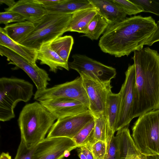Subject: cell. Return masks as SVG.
<instances>
[{"mask_svg": "<svg viewBox=\"0 0 159 159\" xmlns=\"http://www.w3.org/2000/svg\"><path fill=\"white\" fill-rule=\"evenodd\" d=\"M97 14L95 8H89L77 11L72 14L67 32H75L84 34L88 26Z\"/></svg>", "mask_w": 159, "mask_h": 159, "instance_id": "d6986e66", "label": "cell"}, {"mask_svg": "<svg viewBox=\"0 0 159 159\" xmlns=\"http://www.w3.org/2000/svg\"><path fill=\"white\" fill-rule=\"evenodd\" d=\"M157 28V23L151 16L126 17L108 25L98 45L103 52L116 57L128 56L143 49Z\"/></svg>", "mask_w": 159, "mask_h": 159, "instance_id": "6da1fadb", "label": "cell"}, {"mask_svg": "<svg viewBox=\"0 0 159 159\" xmlns=\"http://www.w3.org/2000/svg\"><path fill=\"white\" fill-rule=\"evenodd\" d=\"M48 13L73 14L85 8H94L89 0H62L55 5L44 7Z\"/></svg>", "mask_w": 159, "mask_h": 159, "instance_id": "44dd1931", "label": "cell"}, {"mask_svg": "<svg viewBox=\"0 0 159 159\" xmlns=\"http://www.w3.org/2000/svg\"><path fill=\"white\" fill-rule=\"evenodd\" d=\"M57 119L39 102L35 101L26 104L18 119L21 140L28 148L35 146L45 138Z\"/></svg>", "mask_w": 159, "mask_h": 159, "instance_id": "3957f363", "label": "cell"}, {"mask_svg": "<svg viewBox=\"0 0 159 159\" xmlns=\"http://www.w3.org/2000/svg\"><path fill=\"white\" fill-rule=\"evenodd\" d=\"M157 25L156 30L148 39L145 45L151 46L154 43L159 41V20L157 21Z\"/></svg>", "mask_w": 159, "mask_h": 159, "instance_id": "d6a6232c", "label": "cell"}, {"mask_svg": "<svg viewBox=\"0 0 159 159\" xmlns=\"http://www.w3.org/2000/svg\"><path fill=\"white\" fill-rule=\"evenodd\" d=\"M105 159H121L119 138L114 136L107 150Z\"/></svg>", "mask_w": 159, "mask_h": 159, "instance_id": "f1b7e54d", "label": "cell"}, {"mask_svg": "<svg viewBox=\"0 0 159 159\" xmlns=\"http://www.w3.org/2000/svg\"><path fill=\"white\" fill-rule=\"evenodd\" d=\"M60 98H70L82 102L89 109V103L80 76L69 82L55 85L41 91H36L34 99L39 102Z\"/></svg>", "mask_w": 159, "mask_h": 159, "instance_id": "ba28073f", "label": "cell"}, {"mask_svg": "<svg viewBox=\"0 0 159 159\" xmlns=\"http://www.w3.org/2000/svg\"><path fill=\"white\" fill-rule=\"evenodd\" d=\"M34 28V23L26 20L7 25L3 29L6 35L10 39L20 44Z\"/></svg>", "mask_w": 159, "mask_h": 159, "instance_id": "7402d4cb", "label": "cell"}, {"mask_svg": "<svg viewBox=\"0 0 159 159\" xmlns=\"http://www.w3.org/2000/svg\"><path fill=\"white\" fill-rule=\"evenodd\" d=\"M52 41L43 43L36 49L37 60L40 61V64L48 65L50 71L56 73L58 70H62L63 68L69 70L68 62L65 61L51 48Z\"/></svg>", "mask_w": 159, "mask_h": 159, "instance_id": "e0dca14e", "label": "cell"}, {"mask_svg": "<svg viewBox=\"0 0 159 159\" xmlns=\"http://www.w3.org/2000/svg\"><path fill=\"white\" fill-rule=\"evenodd\" d=\"M77 148L78 146L70 138H46L36 145L33 159H63Z\"/></svg>", "mask_w": 159, "mask_h": 159, "instance_id": "30bf717a", "label": "cell"}, {"mask_svg": "<svg viewBox=\"0 0 159 159\" xmlns=\"http://www.w3.org/2000/svg\"><path fill=\"white\" fill-rule=\"evenodd\" d=\"M91 150L94 159H105L107 152V143L104 141H98L91 145Z\"/></svg>", "mask_w": 159, "mask_h": 159, "instance_id": "f546056e", "label": "cell"}, {"mask_svg": "<svg viewBox=\"0 0 159 159\" xmlns=\"http://www.w3.org/2000/svg\"><path fill=\"white\" fill-rule=\"evenodd\" d=\"M94 126L93 144L102 140L106 142L107 119L105 115L94 117Z\"/></svg>", "mask_w": 159, "mask_h": 159, "instance_id": "484cf974", "label": "cell"}, {"mask_svg": "<svg viewBox=\"0 0 159 159\" xmlns=\"http://www.w3.org/2000/svg\"><path fill=\"white\" fill-rule=\"evenodd\" d=\"M35 146L28 148L20 140L14 159H33Z\"/></svg>", "mask_w": 159, "mask_h": 159, "instance_id": "1f68e13d", "label": "cell"}, {"mask_svg": "<svg viewBox=\"0 0 159 159\" xmlns=\"http://www.w3.org/2000/svg\"><path fill=\"white\" fill-rule=\"evenodd\" d=\"M125 79L119 93L120 109L116 131L128 127L134 117L135 72L134 64L129 65L125 72Z\"/></svg>", "mask_w": 159, "mask_h": 159, "instance_id": "52a82bcc", "label": "cell"}, {"mask_svg": "<svg viewBox=\"0 0 159 159\" xmlns=\"http://www.w3.org/2000/svg\"><path fill=\"white\" fill-rule=\"evenodd\" d=\"M73 60L68 62L69 68L75 70L79 74L85 75L93 80L103 84L111 82L116 77V69L84 55L73 54Z\"/></svg>", "mask_w": 159, "mask_h": 159, "instance_id": "9c48e42d", "label": "cell"}, {"mask_svg": "<svg viewBox=\"0 0 159 159\" xmlns=\"http://www.w3.org/2000/svg\"><path fill=\"white\" fill-rule=\"evenodd\" d=\"M77 149L78 156L80 159H87L85 155L80 151L79 148Z\"/></svg>", "mask_w": 159, "mask_h": 159, "instance_id": "f35d334b", "label": "cell"}, {"mask_svg": "<svg viewBox=\"0 0 159 159\" xmlns=\"http://www.w3.org/2000/svg\"><path fill=\"white\" fill-rule=\"evenodd\" d=\"M0 2L1 4L4 3L8 6V8L12 7L16 2L14 0H0Z\"/></svg>", "mask_w": 159, "mask_h": 159, "instance_id": "8d00e7d4", "label": "cell"}, {"mask_svg": "<svg viewBox=\"0 0 159 159\" xmlns=\"http://www.w3.org/2000/svg\"><path fill=\"white\" fill-rule=\"evenodd\" d=\"M58 119L85 112L89 109L82 102L66 98L43 100L39 102Z\"/></svg>", "mask_w": 159, "mask_h": 159, "instance_id": "5bb4252c", "label": "cell"}, {"mask_svg": "<svg viewBox=\"0 0 159 159\" xmlns=\"http://www.w3.org/2000/svg\"><path fill=\"white\" fill-rule=\"evenodd\" d=\"M6 11L17 12L27 21L34 23L48 13L45 8L35 0H20L16 2L11 7L5 9Z\"/></svg>", "mask_w": 159, "mask_h": 159, "instance_id": "2e32d148", "label": "cell"}, {"mask_svg": "<svg viewBox=\"0 0 159 159\" xmlns=\"http://www.w3.org/2000/svg\"><path fill=\"white\" fill-rule=\"evenodd\" d=\"M80 75L89 98V110L93 117L105 115L107 97L112 88L111 83L103 84L84 74Z\"/></svg>", "mask_w": 159, "mask_h": 159, "instance_id": "8fae6325", "label": "cell"}, {"mask_svg": "<svg viewBox=\"0 0 159 159\" xmlns=\"http://www.w3.org/2000/svg\"><path fill=\"white\" fill-rule=\"evenodd\" d=\"M132 129V137L140 153L159 159V109L139 116Z\"/></svg>", "mask_w": 159, "mask_h": 159, "instance_id": "277c9868", "label": "cell"}, {"mask_svg": "<svg viewBox=\"0 0 159 159\" xmlns=\"http://www.w3.org/2000/svg\"><path fill=\"white\" fill-rule=\"evenodd\" d=\"M130 0L140 7L143 12L152 13L159 16V0Z\"/></svg>", "mask_w": 159, "mask_h": 159, "instance_id": "83f0119b", "label": "cell"}, {"mask_svg": "<svg viewBox=\"0 0 159 159\" xmlns=\"http://www.w3.org/2000/svg\"><path fill=\"white\" fill-rule=\"evenodd\" d=\"M108 26L106 20L97 13L89 24L85 34L81 36L87 37L92 40H97Z\"/></svg>", "mask_w": 159, "mask_h": 159, "instance_id": "cb8c5ba5", "label": "cell"}, {"mask_svg": "<svg viewBox=\"0 0 159 159\" xmlns=\"http://www.w3.org/2000/svg\"><path fill=\"white\" fill-rule=\"evenodd\" d=\"M120 109V98L119 93L111 91L107 95L105 115L107 119L106 142L107 149L116 131L117 122Z\"/></svg>", "mask_w": 159, "mask_h": 159, "instance_id": "9a60e30c", "label": "cell"}, {"mask_svg": "<svg viewBox=\"0 0 159 159\" xmlns=\"http://www.w3.org/2000/svg\"><path fill=\"white\" fill-rule=\"evenodd\" d=\"M25 18L20 14L12 11H5L0 13V23L6 25L9 23L25 21Z\"/></svg>", "mask_w": 159, "mask_h": 159, "instance_id": "4dcf8cb0", "label": "cell"}, {"mask_svg": "<svg viewBox=\"0 0 159 159\" xmlns=\"http://www.w3.org/2000/svg\"><path fill=\"white\" fill-rule=\"evenodd\" d=\"M0 45L4 46L23 57L30 63L35 65L37 60L36 50L17 43L6 34L3 28H0Z\"/></svg>", "mask_w": 159, "mask_h": 159, "instance_id": "ffe728a7", "label": "cell"}, {"mask_svg": "<svg viewBox=\"0 0 159 159\" xmlns=\"http://www.w3.org/2000/svg\"><path fill=\"white\" fill-rule=\"evenodd\" d=\"M94 126V119L84 126L72 139L78 148L88 144H93Z\"/></svg>", "mask_w": 159, "mask_h": 159, "instance_id": "d4e9b609", "label": "cell"}, {"mask_svg": "<svg viewBox=\"0 0 159 159\" xmlns=\"http://www.w3.org/2000/svg\"><path fill=\"white\" fill-rule=\"evenodd\" d=\"M44 7L53 6L61 2L62 0H35Z\"/></svg>", "mask_w": 159, "mask_h": 159, "instance_id": "e575fe53", "label": "cell"}, {"mask_svg": "<svg viewBox=\"0 0 159 159\" xmlns=\"http://www.w3.org/2000/svg\"><path fill=\"white\" fill-rule=\"evenodd\" d=\"M33 95V86L16 77L0 78V120L5 122L15 117L14 109L20 101H29Z\"/></svg>", "mask_w": 159, "mask_h": 159, "instance_id": "5b68a950", "label": "cell"}, {"mask_svg": "<svg viewBox=\"0 0 159 159\" xmlns=\"http://www.w3.org/2000/svg\"><path fill=\"white\" fill-rule=\"evenodd\" d=\"M93 119L94 117L89 110L77 115L58 119L46 138L65 137L72 139Z\"/></svg>", "mask_w": 159, "mask_h": 159, "instance_id": "4fadbf2b", "label": "cell"}, {"mask_svg": "<svg viewBox=\"0 0 159 159\" xmlns=\"http://www.w3.org/2000/svg\"><path fill=\"white\" fill-rule=\"evenodd\" d=\"M113 2L118 7L127 15H135L143 12V10L138 5L131 0H112Z\"/></svg>", "mask_w": 159, "mask_h": 159, "instance_id": "4316f807", "label": "cell"}, {"mask_svg": "<svg viewBox=\"0 0 159 159\" xmlns=\"http://www.w3.org/2000/svg\"><path fill=\"white\" fill-rule=\"evenodd\" d=\"M0 159H11V158L9 153L2 152L1 154Z\"/></svg>", "mask_w": 159, "mask_h": 159, "instance_id": "74e56055", "label": "cell"}, {"mask_svg": "<svg viewBox=\"0 0 159 159\" xmlns=\"http://www.w3.org/2000/svg\"><path fill=\"white\" fill-rule=\"evenodd\" d=\"M72 14L48 13L34 23V30L20 44L37 49L43 43L61 36L67 32Z\"/></svg>", "mask_w": 159, "mask_h": 159, "instance_id": "8992f818", "label": "cell"}, {"mask_svg": "<svg viewBox=\"0 0 159 159\" xmlns=\"http://www.w3.org/2000/svg\"><path fill=\"white\" fill-rule=\"evenodd\" d=\"M89 1L96 8L97 13L106 20L108 25L120 22L127 17V15L112 0Z\"/></svg>", "mask_w": 159, "mask_h": 159, "instance_id": "ac0fdd59", "label": "cell"}, {"mask_svg": "<svg viewBox=\"0 0 159 159\" xmlns=\"http://www.w3.org/2000/svg\"><path fill=\"white\" fill-rule=\"evenodd\" d=\"M74 43V39L71 36L66 35L52 40L51 43V47L63 60L68 62Z\"/></svg>", "mask_w": 159, "mask_h": 159, "instance_id": "603a6c76", "label": "cell"}, {"mask_svg": "<svg viewBox=\"0 0 159 159\" xmlns=\"http://www.w3.org/2000/svg\"><path fill=\"white\" fill-rule=\"evenodd\" d=\"M134 117L159 109V53L149 47L134 52Z\"/></svg>", "mask_w": 159, "mask_h": 159, "instance_id": "7a4b0ae2", "label": "cell"}, {"mask_svg": "<svg viewBox=\"0 0 159 159\" xmlns=\"http://www.w3.org/2000/svg\"><path fill=\"white\" fill-rule=\"evenodd\" d=\"M91 146L90 144H88L79 148L87 159H94L91 150Z\"/></svg>", "mask_w": 159, "mask_h": 159, "instance_id": "836d02e7", "label": "cell"}, {"mask_svg": "<svg viewBox=\"0 0 159 159\" xmlns=\"http://www.w3.org/2000/svg\"><path fill=\"white\" fill-rule=\"evenodd\" d=\"M125 159H153L150 157H147L141 154H137L133 152L128 153Z\"/></svg>", "mask_w": 159, "mask_h": 159, "instance_id": "d590c367", "label": "cell"}, {"mask_svg": "<svg viewBox=\"0 0 159 159\" xmlns=\"http://www.w3.org/2000/svg\"><path fill=\"white\" fill-rule=\"evenodd\" d=\"M0 54L11 60V63L22 70L35 84L37 91H42L47 88L51 79L44 70L33 64L23 57L7 48L0 45Z\"/></svg>", "mask_w": 159, "mask_h": 159, "instance_id": "7c38bea8", "label": "cell"}]
</instances>
